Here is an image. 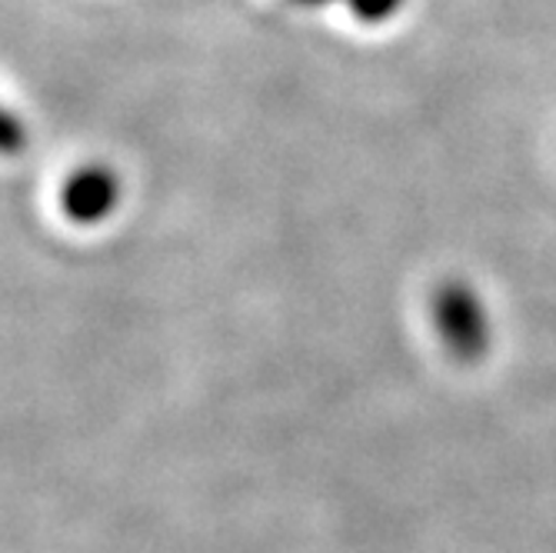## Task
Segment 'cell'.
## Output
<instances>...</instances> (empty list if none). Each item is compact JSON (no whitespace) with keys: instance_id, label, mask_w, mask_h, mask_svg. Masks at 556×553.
Returning a JSON list of instances; mask_svg holds the SVG:
<instances>
[{"instance_id":"obj_1","label":"cell","mask_w":556,"mask_h":553,"mask_svg":"<svg viewBox=\"0 0 556 553\" xmlns=\"http://www.w3.org/2000/svg\"><path fill=\"white\" fill-rule=\"evenodd\" d=\"M433 327L446 347L450 357L464 364L480 361L490 350V314L480 293L464 280H446L437 287L433 297Z\"/></svg>"}]
</instances>
